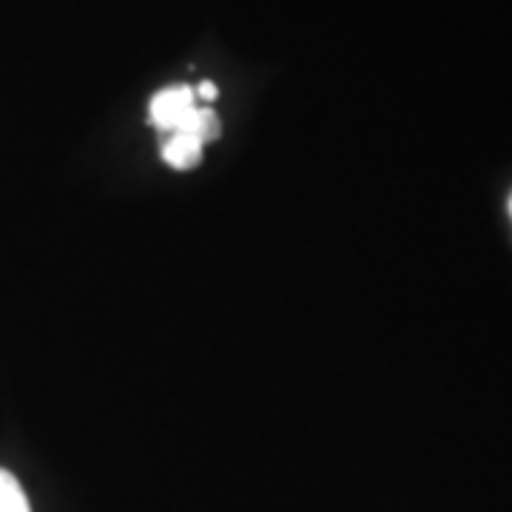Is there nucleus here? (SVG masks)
Listing matches in <instances>:
<instances>
[{"label": "nucleus", "instance_id": "obj_1", "mask_svg": "<svg viewBox=\"0 0 512 512\" xmlns=\"http://www.w3.org/2000/svg\"><path fill=\"white\" fill-rule=\"evenodd\" d=\"M194 109H197L194 89H188V86H168L163 92L154 94V100L148 106V120H151V126H157L165 134H174Z\"/></svg>", "mask_w": 512, "mask_h": 512}, {"label": "nucleus", "instance_id": "obj_2", "mask_svg": "<svg viewBox=\"0 0 512 512\" xmlns=\"http://www.w3.org/2000/svg\"><path fill=\"white\" fill-rule=\"evenodd\" d=\"M202 148H205V143H200L197 137H188V134H168V140H165L163 146V157L171 168L185 171V168H194V165L200 163Z\"/></svg>", "mask_w": 512, "mask_h": 512}, {"label": "nucleus", "instance_id": "obj_3", "mask_svg": "<svg viewBox=\"0 0 512 512\" xmlns=\"http://www.w3.org/2000/svg\"><path fill=\"white\" fill-rule=\"evenodd\" d=\"M174 134H188V137H197L200 143H211L220 134V117L211 109H194Z\"/></svg>", "mask_w": 512, "mask_h": 512}, {"label": "nucleus", "instance_id": "obj_4", "mask_svg": "<svg viewBox=\"0 0 512 512\" xmlns=\"http://www.w3.org/2000/svg\"><path fill=\"white\" fill-rule=\"evenodd\" d=\"M0 512H32L18 478L0 470Z\"/></svg>", "mask_w": 512, "mask_h": 512}, {"label": "nucleus", "instance_id": "obj_5", "mask_svg": "<svg viewBox=\"0 0 512 512\" xmlns=\"http://www.w3.org/2000/svg\"><path fill=\"white\" fill-rule=\"evenodd\" d=\"M197 92H200L202 100H214V97H217V86L205 80V83H200V89H197Z\"/></svg>", "mask_w": 512, "mask_h": 512}, {"label": "nucleus", "instance_id": "obj_6", "mask_svg": "<svg viewBox=\"0 0 512 512\" xmlns=\"http://www.w3.org/2000/svg\"><path fill=\"white\" fill-rule=\"evenodd\" d=\"M510 211H512V197H510Z\"/></svg>", "mask_w": 512, "mask_h": 512}]
</instances>
